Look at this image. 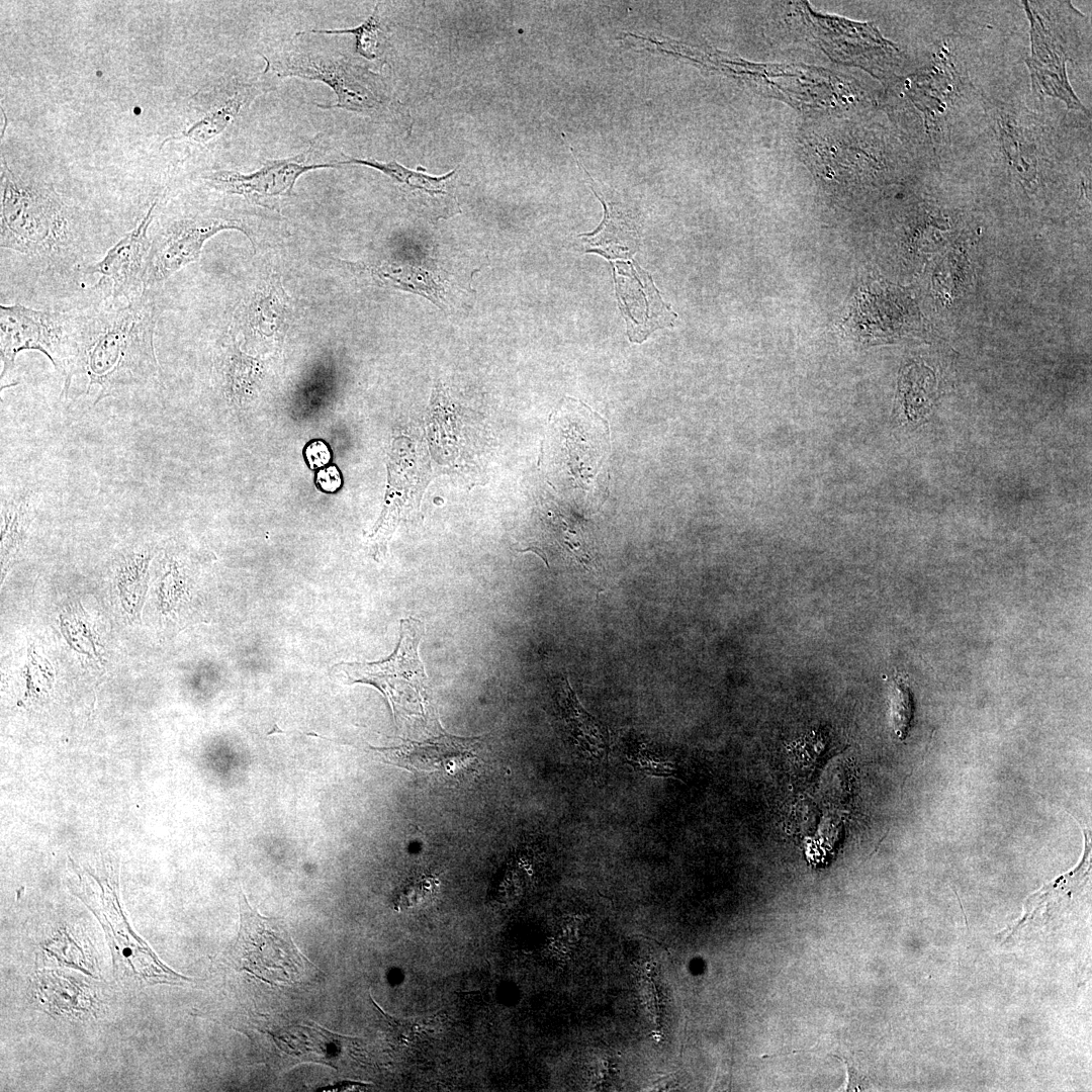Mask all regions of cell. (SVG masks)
Returning <instances> with one entry per match:
<instances>
[{
	"label": "cell",
	"instance_id": "6da1fadb",
	"mask_svg": "<svg viewBox=\"0 0 1092 1092\" xmlns=\"http://www.w3.org/2000/svg\"><path fill=\"white\" fill-rule=\"evenodd\" d=\"M154 290L130 302L84 311L77 348L64 375L62 396L102 399L140 389L159 380L155 331L159 304Z\"/></svg>",
	"mask_w": 1092,
	"mask_h": 1092
},
{
	"label": "cell",
	"instance_id": "7a4b0ae2",
	"mask_svg": "<svg viewBox=\"0 0 1092 1092\" xmlns=\"http://www.w3.org/2000/svg\"><path fill=\"white\" fill-rule=\"evenodd\" d=\"M0 246L51 267L76 265L82 252L72 211L54 187L24 180L4 162Z\"/></svg>",
	"mask_w": 1092,
	"mask_h": 1092
},
{
	"label": "cell",
	"instance_id": "3957f363",
	"mask_svg": "<svg viewBox=\"0 0 1092 1092\" xmlns=\"http://www.w3.org/2000/svg\"><path fill=\"white\" fill-rule=\"evenodd\" d=\"M239 908L238 935L223 951L221 962L271 986L302 982L313 965L294 944L286 923L262 916L243 892Z\"/></svg>",
	"mask_w": 1092,
	"mask_h": 1092
},
{
	"label": "cell",
	"instance_id": "277c9868",
	"mask_svg": "<svg viewBox=\"0 0 1092 1092\" xmlns=\"http://www.w3.org/2000/svg\"><path fill=\"white\" fill-rule=\"evenodd\" d=\"M84 311H48L22 304L0 305L1 378L25 350L46 355L65 375L77 348Z\"/></svg>",
	"mask_w": 1092,
	"mask_h": 1092
},
{
	"label": "cell",
	"instance_id": "5b68a950",
	"mask_svg": "<svg viewBox=\"0 0 1092 1092\" xmlns=\"http://www.w3.org/2000/svg\"><path fill=\"white\" fill-rule=\"evenodd\" d=\"M98 900L84 894L81 897L95 913L105 930L112 953L113 969L116 979L140 986L154 984L182 985L190 979L177 974L164 965L152 949L132 931L119 907L115 891L109 886L103 887ZM95 894V893H94Z\"/></svg>",
	"mask_w": 1092,
	"mask_h": 1092
},
{
	"label": "cell",
	"instance_id": "8992f818",
	"mask_svg": "<svg viewBox=\"0 0 1092 1092\" xmlns=\"http://www.w3.org/2000/svg\"><path fill=\"white\" fill-rule=\"evenodd\" d=\"M224 230L240 231L253 242L244 222L229 215H192L163 223L151 238L146 290L155 291L174 273L199 261L206 241Z\"/></svg>",
	"mask_w": 1092,
	"mask_h": 1092
},
{
	"label": "cell",
	"instance_id": "52a82bcc",
	"mask_svg": "<svg viewBox=\"0 0 1092 1092\" xmlns=\"http://www.w3.org/2000/svg\"><path fill=\"white\" fill-rule=\"evenodd\" d=\"M1030 24V56L1026 59L1033 93L1063 101L1069 109L1087 113L1067 75L1070 48L1053 20L1052 2L1023 1Z\"/></svg>",
	"mask_w": 1092,
	"mask_h": 1092
},
{
	"label": "cell",
	"instance_id": "ba28073f",
	"mask_svg": "<svg viewBox=\"0 0 1092 1092\" xmlns=\"http://www.w3.org/2000/svg\"><path fill=\"white\" fill-rule=\"evenodd\" d=\"M424 635L421 621L408 618L400 621V637L393 653L385 660L370 663H340L351 684L362 682L376 687L390 702L421 701L426 696L428 677L419 657V644Z\"/></svg>",
	"mask_w": 1092,
	"mask_h": 1092
},
{
	"label": "cell",
	"instance_id": "9c48e42d",
	"mask_svg": "<svg viewBox=\"0 0 1092 1092\" xmlns=\"http://www.w3.org/2000/svg\"><path fill=\"white\" fill-rule=\"evenodd\" d=\"M268 69L279 76H296L327 84L336 93L338 102L327 108H343L362 114H373L383 104L372 73H363L344 59L290 51L281 60L267 61Z\"/></svg>",
	"mask_w": 1092,
	"mask_h": 1092
},
{
	"label": "cell",
	"instance_id": "30bf717a",
	"mask_svg": "<svg viewBox=\"0 0 1092 1092\" xmlns=\"http://www.w3.org/2000/svg\"><path fill=\"white\" fill-rule=\"evenodd\" d=\"M156 206L157 201H154L140 223L84 271L86 276L100 275L95 287L107 294L105 300L111 303L130 302L146 292L151 250L148 231Z\"/></svg>",
	"mask_w": 1092,
	"mask_h": 1092
},
{
	"label": "cell",
	"instance_id": "8fae6325",
	"mask_svg": "<svg viewBox=\"0 0 1092 1092\" xmlns=\"http://www.w3.org/2000/svg\"><path fill=\"white\" fill-rule=\"evenodd\" d=\"M313 150L314 143L301 154L267 160L263 166L252 172L215 170L202 177L217 190L264 204L265 200L295 195L293 188L302 174L311 170L338 167L336 162L309 163V155Z\"/></svg>",
	"mask_w": 1092,
	"mask_h": 1092
},
{
	"label": "cell",
	"instance_id": "7c38bea8",
	"mask_svg": "<svg viewBox=\"0 0 1092 1092\" xmlns=\"http://www.w3.org/2000/svg\"><path fill=\"white\" fill-rule=\"evenodd\" d=\"M619 308L633 343H642L659 328L672 327L676 314L665 303L651 276L636 261L613 264Z\"/></svg>",
	"mask_w": 1092,
	"mask_h": 1092
},
{
	"label": "cell",
	"instance_id": "4fadbf2b",
	"mask_svg": "<svg viewBox=\"0 0 1092 1092\" xmlns=\"http://www.w3.org/2000/svg\"><path fill=\"white\" fill-rule=\"evenodd\" d=\"M341 165H363L375 169L389 177L414 204L422 211L435 216L451 215L461 211L454 195V184L457 178V170L440 176H430L422 172V168L414 171L407 169L396 161L380 162L374 159H361L347 157L342 161H336Z\"/></svg>",
	"mask_w": 1092,
	"mask_h": 1092
},
{
	"label": "cell",
	"instance_id": "5bb4252c",
	"mask_svg": "<svg viewBox=\"0 0 1092 1092\" xmlns=\"http://www.w3.org/2000/svg\"><path fill=\"white\" fill-rule=\"evenodd\" d=\"M478 739L459 738L447 734H440L433 740L424 742L410 741L408 744L416 750L426 752L419 753L410 750L404 745L396 748H376L382 753L386 761L405 768L433 769L439 768L446 771H458L469 765V760L475 755L471 752Z\"/></svg>",
	"mask_w": 1092,
	"mask_h": 1092
},
{
	"label": "cell",
	"instance_id": "9a60e30c",
	"mask_svg": "<svg viewBox=\"0 0 1092 1092\" xmlns=\"http://www.w3.org/2000/svg\"><path fill=\"white\" fill-rule=\"evenodd\" d=\"M604 206L602 223L589 234L579 235L587 244L586 252L606 258H628L637 252L639 235L632 218L618 205L594 192Z\"/></svg>",
	"mask_w": 1092,
	"mask_h": 1092
},
{
	"label": "cell",
	"instance_id": "2e32d148",
	"mask_svg": "<svg viewBox=\"0 0 1092 1092\" xmlns=\"http://www.w3.org/2000/svg\"><path fill=\"white\" fill-rule=\"evenodd\" d=\"M355 266L366 271L378 285L419 293L439 306L442 303L443 287L426 270L393 260Z\"/></svg>",
	"mask_w": 1092,
	"mask_h": 1092
},
{
	"label": "cell",
	"instance_id": "e0dca14e",
	"mask_svg": "<svg viewBox=\"0 0 1092 1092\" xmlns=\"http://www.w3.org/2000/svg\"><path fill=\"white\" fill-rule=\"evenodd\" d=\"M288 310L289 299L281 282L271 278L253 295L248 308L249 325L258 334L273 337L285 330Z\"/></svg>",
	"mask_w": 1092,
	"mask_h": 1092
},
{
	"label": "cell",
	"instance_id": "ac0fdd59",
	"mask_svg": "<svg viewBox=\"0 0 1092 1092\" xmlns=\"http://www.w3.org/2000/svg\"><path fill=\"white\" fill-rule=\"evenodd\" d=\"M259 92L261 90L256 84L241 85L233 95L209 109L179 138H188L197 143H204L215 138L238 117L241 110L248 106Z\"/></svg>",
	"mask_w": 1092,
	"mask_h": 1092
},
{
	"label": "cell",
	"instance_id": "d6986e66",
	"mask_svg": "<svg viewBox=\"0 0 1092 1092\" xmlns=\"http://www.w3.org/2000/svg\"><path fill=\"white\" fill-rule=\"evenodd\" d=\"M37 502L38 495L36 491L29 487L2 490L3 555H12L14 548L21 543L25 529L31 522Z\"/></svg>",
	"mask_w": 1092,
	"mask_h": 1092
},
{
	"label": "cell",
	"instance_id": "ffe728a7",
	"mask_svg": "<svg viewBox=\"0 0 1092 1092\" xmlns=\"http://www.w3.org/2000/svg\"><path fill=\"white\" fill-rule=\"evenodd\" d=\"M909 370L906 376V381L902 382L901 394H903L904 405L906 413L909 415L911 421L925 417L926 413L932 405L933 390L928 388L932 385V378L930 373L926 370H919V368H913Z\"/></svg>",
	"mask_w": 1092,
	"mask_h": 1092
},
{
	"label": "cell",
	"instance_id": "44dd1931",
	"mask_svg": "<svg viewBox=\"0 0 1092 1092\" xmlns=\"http://www.w3.org/2000/svg\"><path fill=\"white\" fill-rule=\"evenodd\" d=\"M378 8L379 6L376 5L372 14L356 27L345 29H309L307 31H301L298 34L307 32L320 34H352L355 37L356 52L367 60H374L377 58L379 35L382 32Z\"/></svg>",
	"mask_w": 1092,
	"mask_h": 1092
},
{
	"label": "cell",
	"instance_id": "7402d4cb",
	"mask_svg": "<svg viewBox=\"0 0 1092 1092\" xmlns=\"http://www.w3.org/2000/svg\"><path fill=\"white\" fill-rule=\"evenodd\" d=\"M913 716V694L904 680L896 678L890 689V718L894 733L900 740L908 735Z\"/></svg>",
	"mask_w": 1092,
	"mask_h": 1092
},
{
	"label": "cell",
	"instance_id": "603a6c76",
	"mask_svg": "<svg viewBox=\"0 0 1092 1092\" xmlns=\"http://www.w3.org/2000/svg\"><path fill=\"white\" fill-rule=\"evenodd\" d=\"M305 458L310 468H322L331 460V452L325 442L315 440L306 446Z\"/></svg>",
	"mask_w": 1092,
	"mask_h": 1092
},
{
	"label": "cell",
	"instance_id": "cb8c5ba5",
	"mask_svg": "<svg viewBox=\"0 0 1092 1092\" xmlns=\"http://www.w3.org/2000/svg\"><path fill=\"white\" fill-rule=\"evenodd\" d=\"M316 483L327 492H335L342 485V477L336 466L321 469L316 474Z\"/></svg>",
	"mask_w": 1092,
	"mask_h": 1092
}]
</instances>
